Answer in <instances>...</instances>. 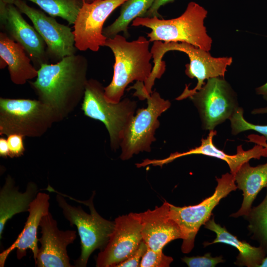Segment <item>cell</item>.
<instances>
[{"instance_id":"1","label":"cell","mask_w":267,"mask_h":267,"mask_svg":"<svg viewBox=\"0 0 267 267\" xmlns=\"http://www.w3.org/2000/svg\"><path fill=\"white\" fill-rule=\"evenodd\" d=\"M88 65L82 55L67 56L54 64H42L36 80L29 82L38 100L51 109L56 122L66 118L83 99Z\"/></svg>"},{"instance_id":"2","label":"cell","mask_w":267,"mask_h":267,"mask_svg":"<svg viewBox=\"0 0 267 267\" xmlns=\"http://www.w3.org/2000/svg\"><path fill=\"white\" fill-rule=\"evenodd\" d=\"M150 42L144 36L129 42L119 34L107 39L105 46L112 51L115 63L111 83L104 87L105 99L112 103L121 100L127 87L134 81L144 83L149 77L153 66Z\"/></svg>"},{"instance_id":"3","label":"cell","mask_w":267,"mask_h":267,"mask_svg":"<svg viewBox=\"0 0 267 267\" xmlns=\"http://www.w3.org/2000/svg\"><path fill=\"white\" fill-rule=\"evenodd\" d=\"M49 191L57 193L56 199L70 225L76 226L81 241V252L75 261L77 267L87 266L89 257L96 249H103L115 227V222L107 220L96 212L93 202V191L90 198L80 201L60 193L50 185Z\"/></svg>"},{"instance_id":"4","label":"cell","mask_w":267,"mask_h":267,"mask_svg":"<svg viewBox=\"0 0 267 267\" xmlns=\"http://www.w3.org/2000/svg\"><path fill=\"white\" fill-rule=\"evenodd\" d=\"M174 50L183 52L188 55L190 62L185 65V73L189 78H195L197 80L196 86L192 89L185 86L182 93L176 98L178 100L189 98L204 86L205 80L224 78L227 67L232 62L231 57H214L209 51L186 43L155 41L150 49L154 63L148 78L150 83H155L156 79L162 77L166 67L162 58L167 52Z\"/></svg>"},{"instance_id":"5","label":"cell","mask_w":267,"mask_h":267,"mask_svg":"<svg viewBox=\"0 0 267 267\" xmlns=\"http://www.w3.org/2000/svg\"><path fill=\"white\" fill-rule=\"evenodd\" d=\"M207 13L203 6L191 1L178 17L164 19L157 17H138L133 20L132 25L150 28L151 31L147 34L150 42L186 43L209 51L212 40L204 25Z\"/></svg>"},{"instance_id":"6","label":"cell","mask_w":267,"mask_h":267,"mask_svg":"<svg viewBox=\"0 0 267 267\" xmlns=\"http://www.w3.org/2000/svg\"><path fill=\"white\" fill-rule=\"evenodd\" d=\"M137 107L136 101L129 98H125L118 103L108 101L104 96L102 84L95 79L88 80L82 110L86 116L104 124L113 150L120 147L124 130L134 115Z\"/></svg>"},{"instance_id":"7","label":"cell","mask_w":267,"mask_h":267,"mask_svg":"<svg viewBox=\"0 0 267 267\" xmlns=\"http://www.w3.org/2000/svg\"><path fill=\"white\" fill-rule=\"evenodd\" d=\"M56 122L51 109L39 100L0 98V134L40 137Z\"/></svg>"},{"instance_id":"8","label":"cell","mask_w":267,"mask_h":267,"mask_svg":"<svg viewBox=\"0 0 267 267\" xmlns=\"http://www.w3.org/2000/svg\"><path fill=\"white\" fill-rule=\"evenodd\" d=\"M146 99L147 107L136 110L124 130L120 146L122 160H129L140 152H150L151 145L156 140L155 132L160 124L158 117L171 105L169 100L163 98L156 91Z\"/></svg>"},{"instance_id":"9","label":"cell","mask_w":267,"mask_h":267,"mask_svg":"<svg viewBox=\"0 0 267 267\" xmlns=\"http://www.w3.org/2000/svg\"><path fill=\"white\" fill-rule=\"evenodd\" d=\"M217 185L213 195L193 206L177 207L169 204V216L178 225L182 234L181 251L190 252L200 227L210 219L212 211L220 200L237 189L234 176L226 173L216 178Z\"/></svg>"},{"instance_id":"10","label":"cell","mask_w":267,"mask_h":267,"mask_svg":"<svg viewBox=\"0 0 267 267\" xmlns=\"http://www.w3.org/2000/svg\"><path fill=\"white\" fill-rule=\"evenodd\" d=\"M197 109L202 128L214 130L239 107L236 94L223 77L209 79L189 97Z\"/></svg>"},{"instance_id":"11","label":"cell","mask_w":267,"mask_h":267,"mask_svg":"<svg viewBox=\"0 0 267 267\" xmlns=\"http://www.w3.org/2000/svg\"><path fill=\"white\" fill-rule=\"evenodd\" d=\"M127 0H83L73 31L78 50L98 51L105 46L107 38L103 34L104 23L110 14Z\"/></svg>"},{"instance_id":"12","label":"cell","mask_w":267,"mask_h":267,"mask_svg":"<svg viewBox=\"0 0 267 267\" xmlns=\"http://www.w3.org/2000/svg\"><path fill=\"white\" fill-rule=\"evenodd\" d=\"M14 4L31 20L46 44L49 57L58 61L64 57L76 54L78 49L74 35L68 26L57 22L53 17L30 6L23 0H17Z\"/></svg>"},{"instance_id":"13","label":"cell","mask_w":267,"mask_h":267,"mask_svg":"<svg viewBox=\"0 0 267 267\" xmlns=\"http://www.w3.org/2000/svg\"><path fill=\"white\" fill-rule=\"evenodd\" d=\"M114 222L108 242L97 256V267H115L134 253L142 241V226L134 213L120 216Z\"/></svg>"},{"instance_id":"14","label":"cell","mask_w":267,"mask_h":267,"mask_svg":"<svg viewBox=\"0 0 267 267\" xmlns=\"http://www.w3.org/2000/svg\"><path fill=\"white\" fill-rule=\"evenodd\" d=\"M0 19L7 35L24 48L35 65L40 67L43 64L48 63L49 57L45 42L14 4L0 1Z\"/></svg>"},{"instance_id":"15","label":"cell","mask_w":267,"mask_h":267,"mask_svg":"<svg viewBox=\"0 0 267 267\" xmlns=\"http://www.w3.org/2000/svg\"><path fill=\"white\" fill-rule=\"evenodd\" d=\"M40 226L42 236L35 265L38 267H70L67 246L76 238V231L60 230L49 212L42 218Z\"/></svg>"},{"instance_id":"16","label":"cell","mask_w":267,"mask_h":267,"mask_svg":"<svg viewBox=\"0 0 267 267\" xmlns=\"http://www.w3.org/2000/svg\"><path fill=\"white\" fill-rule=\"evenodd\" d=\"M217 134L216 131H210L206 138H202L201 144L197 147L183 152H175L162 159H146L138 163L139 167L149 165L162 167L164 165L171 163L178 158L185 156L201 154L215 157L225 161L230 169V173L235 176L241 167L251 159H260L262 157H267V148L256 144L251 149L244 150L241 145L237 147V153L229 155L218 148L213 143V137Z\"/></svg>"},{"instance_id":"17","label":"cell","mask_w":267,"mask_h":267,"mask_svg":"<svg viewBox=\"0 0 267 267\" xmlns=\"http://www.w3.org/2000/svg\"><path fill=\"white\" fill-rule=\"evenodd\" d=\"M169 204L165 201L153 210L134 213L141 224L143 241L154 251L162 250L171 241L182 239L178 225L169 216Z\"/></svg>"},{"instance_id":"18","label":"cell","mask_w":267,"mask_h":267,"mask_svg":"<svg viewBox=\"0 0 267 267\" xmlns=\"http://www.w3.org/2000/svg\"><path fill=\"white\" fill-rule=\"evenodd\" d=\"M49 195L46 193H38L30 205L29 216L23 230L13 243L0 254V267L4 266L7 257L14 249H16L18 259L26 256L28 249L31 250L36 261L39 249L37 238L38 227L43 216L49 212Z\"/></svg>"},{"instance_id":"19","label":"cell","mask_w":267,"mask_h":267,"mask_svg":"<svg viewBox=\"0 0 267 267\" xmlns=\"http://www.w3.org/2000/svg\"><path fill=\"white\" fill-rule=\"evenodd\" d=\"M0 57L8 66L13 83L22 85L37 78L38 70L31 64L24 48L3 32L0 33Z\"/></svg>"},{"instance_id":"20","label":"cell","mask_w":267,"mask_h":267,"mask_svg":"<svg viewBox=\"0 0 267 267\" xmlns=\"http://www.w3.org/2000/svg\"><path fill=\"white\" fill-rule=\"evenodd\" d=\"M37 185L29 182L24 192L19 191L13 179L8 176L0 191V238L7 221L14 215L28 211L38 193Z\"/></svg>"},{"instance_id":"21","label":"cell","mask_w":267,"mask_h":267,"mask_svg":"<svg viewBox=\"0 0 267 267\" xmlns=\"http://www.w3.org/2000/svg\"><path fill=\"white\" fill-rule=\"evenodd\" d=\"M237 188L242 190L243 200L239 210L230 217L247 216L259 192L267 186V163L252 167L249 162L244 163L234 176Z\"/></svg>"},{"instance_id":"22","label":"cell","mask_w":267,"mask_h":267,"mask_svg":"<svg viewBox=\"0 0 267 267\" xmlns=\"http://www.w3.org/2000/svg\"><path fill=\"white\" fill-rule=\"evenodd\" d=\"M206 228L214 232L216 237L211 242H205V246L214 243H222L231 245L239 251L235 264L240 266L259 267L266 257V252L261 246L254 247L245 241L239 240L237 237L228 232L225 227L217 223L214 218L205 224Z\"/></svg>"},{"instance_id":"23","label":"cell","mask_w":267,"mask_h":267,"mask_svg":"<svg viewBox=\"0 0 267 267\" xmlns=\"http://www.w3.org/2000/svg\"><path fill=\"white\" fill-rule=\"evenodd\" d=\"M154 0H127L121 5L119 17L111 24L103 30L107 38H113L123 32L127 38L129 36L128 26L138 17H144Z\"/></svg>"},{"instance_id":"24","label":"cell","mask_w":267,"mask_h":267,"mask_svg":"<svg viewBox=\"0 0 267 267\" xmlns=\"http://www.w3.org/2000/svg\"><path fill=\"white\" fill-rule=\"evenodd\" d=\"M50 16H58L74 24L84 0H28Z\"/></svg>"},{"instance_id":"25","label":"cell","mask_w":267,"mask_h":267,"mask_svg":"<svg viewBox=\"0 0 267 267\" xmlns=\"http://www.w3.org/2000/svg\"><path fill=\"white\" fill-rule=\"evenodd\" d=\"M245 217L249 222V230L267 252V191L264 200L258 206L251 208Z\"/></svg>"},{"instance_id":"26","label":"cell","mask_w":267,"mask_h":267,"mask_svg":"<svg viewBox=\"0 0 267 267\" xmlns=\"http://www.w3.org/2000/svg\"><path fill=\"white\" fill-rule=\"evenodd\" d=\"M244 110L239 107L229 119L231 123V134L236 135L240 133L252 130L262 134L267 140V125H255L247 121L243 117Z\"/></svg>"},{"instance_id":"27","label":"cell","mask_w":267,"mask_h":267,"mask_svg":"<svg viewBox=\"0 0 267 267\" xmlns=\"http://www.w3.org/2000/svg\"><path fill=\"white\" fill-rule=\"evenodd\" d=\"M173 261V259L164 255L162 250L156 251L147 247L141 260L139 267H168Z\"/></svg>"},{"instance_id":"28","label":"cell","mask_w":267,"mask_h":267,"mask_svg":"<svg viewBox=\"0 0 267 267\" xmlns=\"http://www.w3.org/2000/svg\"><path fill=\"white\" fill-rule=\"evenodd\" d=\"M181 260L189 267H214L224 262L222 256L213 257L210 253L203 256L185 257Z\"/></svg>"},{"instance_id":"29","label":"cell","mask_w":267,"mask_h":267,"mask_svg":"<svg viewBox=\"0 0 267 267\" xmlns=\"http://www.w3.org/2000/svg\"><path fill=\"white\" fill-rule=\"evenodd\" d=\"M24 137L18 134H11L7 135V140L10 157H18L23 154L25 151L23 143Z\"/></svg>"},{"instance_id":"30","label":"cell","mask_w":267,"mask_h":267,"mask_svg":"<svg viewBox=\"0 0 267 267\" xmlns=\"http://www.w3.org/2000/svg\"><path fill=\"white\" fill-rule=\"evenodd\" d=\"M147 246L145 242L141 241L136 250L127 259L119 263L115 267H139L140 260L145 253Z\"/></svg>"},{"instance_id":"31","label":"cell","mask_w":267,"mask_h":267,"mask_svg":"<svg viewBox=\"0 0 267 267\" xmlns=\"http://www.w3.org/2000/svg\"><path fill=\"white\" fill-rule=\"evenodd\" d=\"M175 0H154L151 7L147 11L144 17H157L162 18V16L159 14L158 10L159 8L168 3L174 1Z\"/></svg>"},{"instance_id":"32","label":"cell","mask_w":267,"mask_h":267,"mask_svg":"<svg viewBox=\"0 0 267 267\" xmlns=\"http://www.w3.org/2000/svg\"><path fill=\"white\" fill-rule=\"evenodd\" d=\"M248 142L255 143L267 148V142L265 138L262 135L260 136L255 134H250L248 136Z\"/></svg>"},{"instance_id":"33","label":"cell","mask_w":267,"mask_h":267,"mask_svg":"<svg viewBox=\"0 0 267 267\" xmlns=\"http://www.w3.org/2000/svg\"><path fill=\"white\" fill-rule=\"evenodd\" d=\"M9 155V151L7 139L1 137L0 138V156L6 158Z\"/></svg>"},{"instance_id":"34","label":"cell","mask_w":267,"mask_h":267,"mask_svg":"<svg viewBox=\"0 0 267 267\" xmlns=\"http://www.w3.org/2000/svg\"><path fill=\"white\" fill-rule=\"evenodd\" d=\"M258 94L262 95L264 99L267 101V82L256 89Z\"/></svg>"},{"instance_id":"35","label":"cell","mask_w":267,"mask_h":267,"mask_svg":"<svg viewBox=\"0 0 267 267\" xmlns=\"http://www.w3.org/2000/svg\"><path fill=\"white\" fill-rule=\"evenodd\" d=\"M252 113L254 114L267 113V107L265 108L255 109L252 111Z\"/></svg>"},{"instance_id":"36","label":"cell","mask_w":267,"mask_h":267,"mask_svg":"<svg viewBox=\"0 0 267 267\" xmlns=\"http://www.w3.org/2000/svg\"><path fill=\"white\" fill-rule=\"evenodd\" d=\"M16 0H0V1L5 3L6 4H14V2Z\"/></svg>"},{"instance_id":"37","label":"cell","mask_w":267,"mask_h":267,"mask_svg":"<svg viewBox=\"0 0 267 267\" xmlns=\"http://www.w3.org/2000/svg\"><path fill=\"white\" fill-rule=\"evenodd\" d=\"M259 267H267V257H265Z\"/></svg>"},{"instance_id":"38","label":"cell","mask_w":267,"mask_h":267,"mask_svg":"<svg viewBox=\"0 0 267 267\" xmlns=\"http://www.w3.org/2000/svg\"><path fill=\"white\" fill-rule=\"evenodd\" d=\"M86 2H93L96 0H84Z\"/></svg>"}]
</instances>
